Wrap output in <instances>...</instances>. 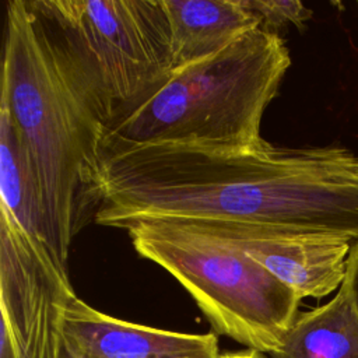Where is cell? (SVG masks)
Wrapping results in <instances>:
<instances>
[{"mask_svg":"<svg viewBox=\"0 0 358 358\" xmlns=\"http://www.w3.org/2000/svg\"><path fill=\"white\" fill-rule=\"evenodd\" d=\"M95 222L228 221L358 239V158L343 147L239 152L140 145L101 152Z\"/></svg>","mask_w":358,"mask_h":358,"instance_id":"obj_1","label":"cell"},{"mask_svg":"<svg viewBox=\"0 0 358 358\" xmlns=\"http://www.w3.org/2000/svg\"><path fill=\"white\" fill-rule=\"evenodd\" d=\"M0 101L10 108L39 178L48 245L67 267L73 239L102 200L106 122L28 0L6 4Z\"/></svg>","mask_w":358,"mask_h":358,"instance_id":"obj_2","label":"cell"},{"mask_svg":"<svg viewBox=\"0 0 358 358\" xmlns=\"http://www.w3.org/2000/svg\"><path fill=\"white\" fill-rule=\"evenodd\" d=\"M289 66L278 32L250 31L220 53L172 71L117 112L106 123L102 151L140 145L255 150L266 141L260 136L263 113Z\"/></svg>","mask_w":358,"mask_h":358,"instance_id":"obj_3","label":"cell"},{"mask_svg":"<svg viewBox=\"0 0 358 358\" xmlns=\"http://www.w3.org/2000/svg\"><path fill=\"white\" fill-rule=\"evenodd\" d=\"M134 250L175 277L215 333L257 352L280 350L302 301L289 287L234 245L179 224H130Z\"/></svg>","mask_w":358,"mask_h":358,"instance_id":"obj_4","label":"cell"},{"mask_svg":"<svg viewBox=\"0 0 358 358\" xmlns=\"http://www.w3.org/2000/svg\"><path fill=\"white\" fill-rule=\"evenodd\" d=\"M108 123L172 73L159 0H28Z\"/></svg>","mask_w":358,"mask_h":358,"instance_id":"obj_5","label":"cell"},{"mask_svg":"<svg viewBox=\"0 0 358 358\" xmlns=\"http://www.w3.org/2000/svg\"><path fill=\"white\" fill-rule=\"evenodd\" d=\"M67 267L0 206V358H66Z\"/></svg>","mask_w":358,"mask_h":358,"instance_id":"obj_6","label":"cell"},{"mask_svg":"<svg viewBox=\"0 0 358 358\" xmlns=\"http://www.w3.org/2000/svg\"><path fill=\"white\" fill-rule=\"evenodd\" d=\"M166 221V220H161ZM228 242L263 266L301 299L337 291L347 273L355 241L330 232L228 221H169Z\"/></svg>","mask_w":358,"mask_h":358,"instance_id":"obj_7","label":"cell"},{"mask_svg":"<svg viewBox=\"0 0 358 358\" xmlns=\"http://www.w3.org/2000/svg\"><path fill=\"white\" fill-rule=\"evenodd\" d=\"M66 358H218L214 333L148 327L96 310L74 295L66 309Z\"/></svg>","mask_w":358,"mask_h":358,"instance_id":"obj_8","label":"cell"},{"mask_svg":"<svg viewBox=\"0 0 358 358\" xmlns=\"http://www.w3.org/2000/svg\"><path fill=\"white\" fill-rule=\"evenodd\" d=\"M169 27L172 71L201 62L262 27L243 0H159Z\"/></svg>","mask_w":358,"mask_h":358,"instance_id":"obj_9","label":"cell"},{"mask_svg":"<svg viewBox=\"0 0 358 358\" xmlns=\"http://www.w3.org/2000/svg\"><path fill=\"white\" fill-rule=\"evenodd\" d=\"M273 358H358V292L345 273L334 296L296 316Z\"/></svg>","mask_w":358,"mask_h":358,"instance_id":"obj_10","label":"cell"},{"mask_svg":"<svg viewBox=\"0 0 358 358\" xmlns=\"http://www.w3.org/2000/svg\"><path fill=\"white\" fill-rule=\"evenodd\" d=\"M0 206L10 213L27 234L48 245L39 178L24 136L10 108L1 101Z\"/></svg>","mask_w":358,"mask_h":358,"instance_id":"obj_11","label":"cell"},{"mask_svg":"<svg viewBox=\"0 0 358 358\" xmlns=\"http://www.w3.org/2000/svg\"><path fill=\"white\" fill-rule=\"evenodd\" d=\"M243 3L259 17L260 28L274 32L287 25L302 28L312 17V10L299 0H243Z\"/></svg>","mask_w":358,"mask_h":358,"instance_id":"obj_12","label":"cell"},{"mask_svg":"<svg viewBox=\"0 0 358 358\" xmlns=\"http://www.w3.org/2000/svg\"><path fill=\"white\" fill-rule=\"evenodd\" d=\"M347 271L358 281V239L352 243L348 259H347Z\"/></svg>","mask_w":358,"mask_h":358,"instance_id":"obj_13","label":"cell"},{"mask_svg":"<svg viewBox=\"0 0 358 358\" xmlns=\"http://www.w3.org/2000/svg\"><path fill=\"white\" fill-rule=\"evenodd\" d=\"M218 358H263L260 352L255 350H246V351H239V352H228L224 355H220Z\"/></svg>","mask_w":358,"mask_h":358,"instance_id":"obj_14","label":"cell"}]
</instances>
